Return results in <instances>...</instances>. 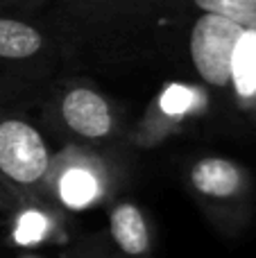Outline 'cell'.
Returning a JSON list of instances; mask_svg holds the SVG:
<instances>
[{"label":"cell","mask_w":256,"mask_h":258,"mask_svg":"<svg viewBox=\"0 0 256 258\" xmlns=\"http://www.w3.org/2000/svg\"><path fill=\"white\" fill-rule=\"evenodd\" d=\"M229 98L240 109H256V27H245L238 41Z\"/></svg>","instance_id":"ba28073f"},{"label":"cell","mask_w":256,"mask_h":258,"mask_svg":"<svg viewBox=\"0 0 256 258\" xmlns=\"http://www.w3.org/2000/svg\"><path fill=\"white\" fill-rule=\"evenodd\" d=\"M18 5H23L25 9H32V12H43L52 5V0H16Z\"/></svg>","instance_id":"8fae6325"},{"label":"cell","mask_w":256,"mask_h":258,"mask_svg":"<svg viewBox=\"0 0 256 258\" xmlns=\"http://www.w3.org/2000/svg\"><path fill=\"white\" fill-rule=\"evenodd\" d=\"M107 236L122 258H150L152 238L145 213L134 202H118L109 211Z\"/></svg>","instance_id":"52a82bcc"},{"label":"cell","mask_w":256,"mask_h":258,"mask_svg":"<svg viewBox=\"0 0 256 258\" xmlns=\"http://www.w3.org/2000/svg\"><path fill=\"white\" fill-rule=\"evenodd\" d=\"M50 127L80 145L107 143L120 134L116 102L84 75H61L41 93Z\"/></svg>","instance_id":"7a4b0ae2"},{"label":"cell","mask_w":256,"mask_h":258,"mask_svg":"<svg viewBox=\"0 0 256 258\" xmlns=\"http://www.w3.org/2000/svg\"><path fill=\"white\" fill-rule=\"evenodd\" d=\"M109 186L111 170L104 159L77 143L52 156L45 195L63 209L84 211L98 206L109 195Z\"/></svg>","instance_id":"5b68a950"},{"label":"cell","mask_w":256,"mask_h":258,"mask_svg":"<svg viewBox=\"0 0 256 258\" xmlns=\"http://www.w3.org/2000/svg\"><path fill=\"white\" fill-rule=\"evenodd\" d=\"M245 27L216 14L198 12L184 52V80L207 95L229 98L234 54Z\"/></svg>","instance_id":"277c9868"},{"label":"cell","mask_w":256,"mask_h":258,"mask_svg":"<svg viewBox=\"0 0 256 258\" xmlns=\"http://www.w3.org/2000/svg\"><path fill=\"white\" fill-rule=\"evenodd\" d=\"M23 202L18 200V195H14L9 188H5L3 183H0V211H14Z\"/></svg>","instance_id":"30bf717a"},{"label":"cell","mask_w":256,"mask_h":258,"mask_svg":"<svg viewBox=\"0 0 256 258\" xmlns=\"http://www.w3.org/2000/svg\"><path fill=\"white\" fill-rule=\"evenodd\" d=\"M52 156L34 122L0 104V183L23 204L45 197Z\"/></svg>","instance_id":"3957f363"},{"label":"cell","mask_w":256,"mask_h":258,"mask_svg":"<svg viewBox=\"0 0 256 258\" xmlns=\"http://www.w3.org/2000/svg\"><path fill=\"white\" fill-rule=\"evenodd\" d=\"M7 7H21V9H25L23 5H18L16 0H0V9H7Z\"/></svg>","instance_id":"7c38bea8"},{"label":"cell","mask_w":256,"mask_h":258,"mask_svg":"<svg viewBox=\"0 0 256 258\" xmlns=\"http://www.w3.org/2000/svg\"><path fill=\"white\" fill-rule=\"evenodd\" d=\"M190 192L213 220H225L245 202L249 192L243 165L225 156H200L188 168Z\"/></svg>","instance_id":"8992f818"},{"label":"cell","mask_w":256,"mask_h":258,"mask_svg":"<svg viewBox=\"0 0 256 258\" xmlns=\"http://www.w3.org/2000/svg\"><path fill=\"white\" fill-rule=\"evenodd\" d=\"M61 75L63 48L45 9H0V104L41 95Z\"/></svg>","instance_id":"6da1fadb"},{"label":"cell","mask_w":256,"mask_h":258,"mask_svg":"<svg viewBox=\"0 0 256 258\" xmlns=\"http://www.w3.org/2000/svg\"><path fill=\"white\" fill-rule=\"evenodd\" d=\"M202 14L229 18L243 27H256V0H188Z\"/></svg>","instance_id":"9c48e42d"}]
</instances>
